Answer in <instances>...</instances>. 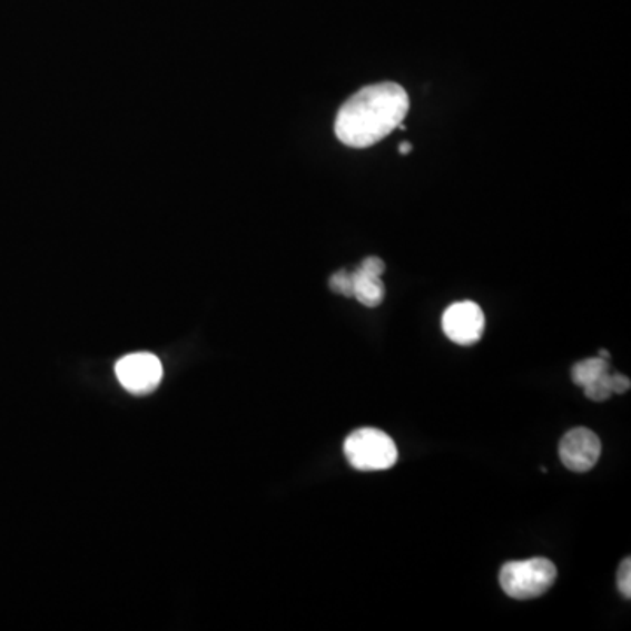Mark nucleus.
<instances>
[{
    "instance_id": "12",
    "label": "nucleus",
    "mask_w": 631,
    "mask_h": 631,
    "mask_svg": "<svg viewBox=\"0 0 631 631\" xmlns=\"http://www.w3.org/2000/svg\"><path fill=\"white\" fill-rule=\"evenodd\" d=\"M609 384H611L614 395H623V393L630 392L631 381L623 374H618V372H611Z\"/></svg>"
},
{
    "instance_id": "11",
    "label": "nucleus",
    "mask_w": 631,
    "mask_h": 631,
    "mask_svg": "<svg viewBox=\"0 0 631 631\" xmlns=\"http://www.w3.org/2000/svg\"><path fill=\"white\" fill-rule=\"evenodd\" d=\"M631 560L627 558V560L621 563L619 566V574H618V588L623 594L624 599H631Z\"/></svg>"
},
{
    "instance_id": "9",
    "label": "nucleus",
    "mask_w": 631,
    "mask_h": 631,
    "mask_svg": "<svg viewBox=\"0 0 631 631\" xmlns=\"http://www.w3.org/2000/svg\"><path fill=\"white\" fill-rule=\"evenodd\" d=\"M609 376L611 372L605 374V376L600 377V379L593 381V383L586 384L584 386V393H586L588 398L593 402H605L611 398L614 393H612L611 384H609Z\"/></svg>"
},
{
    "instance_id": "5",
    "label": "nucleus",
    "mask_w": 631,
    "mask_h": 631,
    "mask_svg": "<svg viewBox=\"0 0 631 631\" xmlns=\"http://www.w3.org/2000/svg\"><path fill=\"white\" fill-rule=\"evenodd\" d=\"M486 328V318L475 302H456L442 314V331L450 341L460 346L479 343Z\"/></svg>"
},
{
    "instance_id": "3",
    "label": "nucleus",
    "mask_w": 631,
    "mask_h": 631,
    "mask_svg": "<svg viewBox=\"0 0 631 631\" xmlns=\"http://www.w3.org/2000/svg\"><path fill=\"white\" fill-rule=\"evenodd\" d=\"M344 454L356 471H388L398 460L395 441L379 428H358L344 441Z\"/></svg>"
},
{
    "instance_id": "6",
    "label": "nucleus",
    "mask_w": 631,
    "mask_h": 631,
    "mask_svg": "<svg viewBox=\"0 0 631 631\" xmlns=\"http://www.w3.org/2000/svg\"><path fill=\"white\" fill-rule=\"evenodd\" d=\"M600 454H602V442L590 428L579 426L570 430L569 434L561 438L560 459L569 471L578 474L590 472L599 463Z\"/></svg>"
},
{
    "instance_id": "13",
    "label": "nucleus",
    "mask_w": 631,
    "mask_h": 631,
    "mask_svg": "<svg viewBox=\"0 0 631 631\" xmlns=\"http://www.w3.org/2000/svg\"><path fill=\"white\" fill-rule=\"evenodd\" d=\"M359 267L367 270V273L376 274V276H383L384 270H386V265H384V262L377 258V256H368V258L362 262Z\"/></svg>"
},
{
    "instance_id": "4",
    "label": "nucleus",
    "mask_w": 631,
    "mask_h": 631,
    "mask_svg": "<svg viewBox=\"0 0 631 631\" xmlns=\"http://www.w3.org/2000/svg\"><path fill=\"white\" fill-rule=\"evenodd\" d=\"M116 377L127 392L142 396L154 393L160 386L164 367L160 359L151 353H134L124 356L116 364Z\"/></svg>"
},
{
    "instance_id": "1",
    "label": "nucleus",
    "mask_w": 631,
    "mask_h": 631,
    "mask_svg": "<svg viewBox=\"0 0 631 631\" xmlns=\"http://www.w3.org/2000/svg\"><path fill=\"white\" fill-rule=\"evenodd\" d=\"M407 91L396 83L362 88L338 109L335 136L349 148H371L404 124Z\"/></svg>"
},
{
    "instance_id": "7",
    "label": "nucleus",
    "mask_w": 631,
    "mask_h": 631,
    "mask_svg": "<svg viewBox=\"0 0 631 631\" xmlns=\"http://www.w3.org/2000/svg\"><path fill=\"white\" fill-rule=\"evenodd\" d=\"M384 295H386V289H384L381 276L367 273L362 267L353 270V297L359 304H364L365 307L381 306Z\"/></svg>"
},
{
    "instance_id": "8",
    "label": "nucleus",
    "mask_w": 631,
    "mask_h": 631,
    "mask_svg": "<svg viewBox=\"0 0 631 631\" xmlns=\"http://www.w3.org/2000/svg\"><path fill=\"white\" fill-rule=\"evenodd\" d=\"M609 372H611V362L597 356V358H588L575 364L574 368H572V381L581 388H584L586 384L600 379Z\"/></svg>"
},
{
    "instance_id": "2",
    "label": "nucleus",
    "mask_w": 631,
    "mask_h": 631,
    "mask_svg": "<svg viewBox=\"0 0 631 631\" xmlns=\"http://www.w3.org/2000/svg\"><path fill=\"white\" fill-rule=\"evenodd\" d=\"M556 578L558 570L553 561L532 558L505 563L500 570V586L511 599L532 600L551 590Z\"/></svg>"
},
{
    "instance_id": "14",
    "label": "nucleus",
    "mask_w": 631,
    "mask_h": 631,
    "mask_svg": "<svg viewBox=\"0 0 631 631\" xmlns=\"http://www.w3.org/2000/svg\"><path fill=\"white\" fill-rule=\"evenodd\" d=\"M398 151H401L402 155L411 154V151H413V145H411V142H402V145L398 146Z\"/></svg>"
},
{
    "instance_id": "10",
    "label": "nucleus",
    "mask_w": 631,
    "mask_h": 631,
    "mask_svg": "<svg viewBox=\"0 0 631 631\" xmlns=\"http://www.w3.org/2000/svg\"><path fill=\"white\" fill-rule=\"evenodd\" d=\"M331 289L334 294L353 297V273L338 270L331 277Z\"/></svg>"
}]
</instances>
